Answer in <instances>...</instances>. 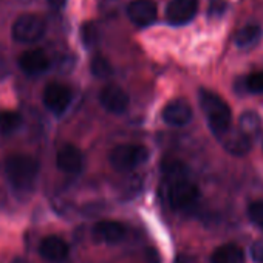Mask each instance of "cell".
Instances as JSON below:
<instances>
[{
	"mask_svg": "<svg viewBox=\"0 0 263 263\" xmlns=\"http://www.w3.org/2000/svg\"><path fill=\"white\" fill-rule=\"evenodd\" d=\"M167 203L174 209H187L197 203L200 198L198 186L189 178L183 164L175 163L167 171V184H166Z\"/></svg>",
	"mask_w": 263,
	"mask_h": 263,
	"instance_id": "obj_1",
	"label": "cell"
},
{
	"mask_svg": "<svg viewBox=\"0 0 263 263\" xmlns=\"http://www.w3.org/2000/svg\"><path fill=\"white\" fill-rule=\"evenodd\" d=\"M200 105L206 115L208 124L215 137H223L226 132L231 128L232 113L229 105L214 91H209L206 88H201L200 93Z\"/></svg>",
	"mask_w": 263,
	"mask_h": 263,
	"instance_id": "obj_2",
	"label": "cell"
},
{
	"mask_svg": "<svg viewBox=\"0 0 263 263\" xmlns=\"http://www.w3.org/2000/svg\"><path fill=\"white\" fill-rule=\"evenodd\" d=\"M4 169L10 183L17 189H30L37 175L39 163L34 157L27 154H11L5 158Z\"/></svg>",
	"mask_w": 263,
	"mask_h": 263,
	"instance_id": "obj_3",
	"label": "cell"
},
{
	"mask_svg": "<svg viewBox=\"0 0 263 263\" xmlns=\"http://www.w3.org/2000/svg\"><path fill=\"white\" fill-rule=\"evenodd\" d=\"M151 157V151L143 144H119L110 152V164L118 172H128L143 166Z\"/></svg>",
	"mask_w": 263,
	"mask_h": 263,
	"instance_id": "obj_4",
	"label": "cell"
},
{
	"mask_svg": "<svg viewBox=\"0 0 263 263\" xmlns=\"http://www.w3.org/2000/svg\"><path fill=\"white\" fill-rule=\"evenodd\" d=\"M47 31V22L42 16L28 13L21 14L11 27V36L21 44H34L44 37Z\"/></svg>",
	"mask_w": 263,
	"mask_h": 263,
	"instance_id": "obj_5",
	"label": "cell"
},
{
	"mask_svg": "<svg viewBox=\"0 0 263 263\" xmlns=\"http://www.w3.org/2000/svg\"><path fill=\"white\" fill-rule=\"evenodd\" d=\"M42 99L45 107L54 113V115H62L68 105L71 104L73 99V91L67 84L62 82H51L44 88Z\"/></svg>",
	"mask_w": 263,
	"mask_h": 263,
	"instance_id": "obj_6",
	"label": "cell"
},
{
	"mask_svg": "<svg viewBox=\"0 0 263 263\" xmlns=\"http://www.w3.org/2000/svg\"><path fill=\"white\" fill-rule=\"evenodd\" d=\"M99 102L104 107V110H107L108 113L113 115H122L127 111L128 104H130V98L127 95V91L124 88H121L119 85H105L101 91H99Z\"/></svg>",
	"mask_w": 263,
	"mask_h": 263,
	"instance_id": "obj_7",
	"label": "cell"
},
{
	"mask_svg": "<svg viewBox=\"0 0 263 263\" xmlns=\"http://www.w3.org/2000/svg\"><path fill=\"white\" fill-rule=\"evenodd\" d=\"M127 16L137 27H149L158 17V7L154 0H132L127 7Z\"/></svg>",
	"mask_w": 263,
	"mask_h": 263,
	"instance_id": "obj_8",
	"label": "cell"
},
{
	"mask_svg": "<svg viewBox=\"0 0 263 263\" xmlns=\"http://www.w3.org/2000/svg\"><path fill=\"white\" fill-rule=\"evenodd\" d=\"M198 11V0H171L166 8V19L171 25L180 27L191 22Z\"/></svg>",
	"mask_w": 263,
	"mask_h": 263,
	"instance_id": "obj_9",
	"label": "cell"
},
{
	"mask_svg": "<svg viewBox=\"0 0 263 263\" xmlns=\"http://www.w3.org/2000/svg\"><path fill=\"white\" fill-rule=\"evenodd\" d=\"M161 118L172 127H183L192 119V107L184 99H174L164 105Z\"/></svg>",
	"mask_w": 263,
	"mask_h": 263,
	"instance_id": "obj_10",
	"label": "cell"
},
{
	"mask_svg": "<svg viewBox=\"0 0 263 263\" xmlns=\"http://www.w3.org/2000/svg\"><path fill=\"white\" fill-rule=\"evenodd\" d=\"M125 226L119 221H111V220H104L98 221L93 226V240L98 243H107V245H115L119 243L125 237Z\"/></svg>",
	"mask_w": 263,
	"mask_h": 263,
	"instance_id": "obj_11",
	"label": "cell"
},
{
	"mask_svg": "<svg viewBox=\"0 0 263 263\" xmlns=\"http://www.w3.org/2000/svg\"><path fill=\"white\" fill-rule=\"evenodd\" d=\"M68 252H70L68 245L65 243V240H62L58 235H48L42 238L39 245V254L42 255V258H45L50 263H62L64 260H67Z\"/></svg>",
	"mask_w": 263,
	"mask_h": 263,
	"instance_id": "obj_12",
	"label": "cell"
},
{
	"mask_svg": "<svg viewBox=\"0 0 263 263\" xmlns=\"http://www.w3.org/2000/svg\"><path fill=\"white\" fill-rule=\"evenodd\" d=\"M56 164L59 171L65 174H79L84 166V157L81 151L73 144H64L56 155Z\"/></svg>",
	"mask_w": 263,
	"mask_h": 263,
	"instance_id": "obj_13",
	"label": "cell"
},
{
	"mask_svg": "<svg viewBox=\"0 0 263 263\" xmlns=\"http://www.w3.org/2000/svg\"><path fill=\"white\" fill-rule=\"evenodd\" d=\"M19 67L27 74H39V73H44L50 67V58L44 50L31 48L21 54Z\"/></svg>",
	"mask_w": 263,
	"mask_h": 263,
	"instance_id": "obj_14",
	"label": "cell"
},
{
	"mask_svg": "<svg viewBox=\"0 0 263 263\" xmlns=\"http://www.w3.org/2000/svg\"><path fill=\"white\" fill-rule=\"evenodd\" d=\"M220 140L223 141L224 149L235 157L246 155L252 147V138L248 137L246 134H243L241 130H237V132L228 130L223 137H220Z\"/></svg>",
	"mask_w": 263,
	"mask_h": 263,
	"instance_id": "obj_15",
	"label": "cell"
},
{
	"mask_svg": "<svg viewBox=\"0 0 263 263\" xmlns=\"http://www.w3.org/2000/svg\"><path fill=\"white\" fill-rule=\"evenodd\" d=\"M211 263H245V252L240 246L226 243L212 252Z\"/></svg>",
	"mask_w": 263,
	"mask_h": 263,
	"instance_id": "obj_16",
	"label": "cell"
},
{
	"mask_svg": "<svg viewBox=\"0 0 263 263\" xmlns=\"http://www.w3.org/2000/svg\"><path fill=\"white\" fill-rule=\"evenodd\" d=\"M261 36V28L257 24H249L245 25L243 28H240L235 34V44L240 48H248L251 45H254Z\"/></svg>",
	"mask_w": 263,
	"mask_h": 263,
	"instance_id": "obj_17",
	"label": "cell"
},
{
	"mask_svg": "<svg viewBox=\"0 0 263 263\" xmlns=\"http://www.w3.org/2000/svg\"><path fill=\"white\" fill-rule=\"evenodd\" d=\"M24 118L21 113L13 111V110H4L0 111V134L10 135L17 132L22 127Z\"/></svg>",
	"mask_w": 263,
	"mask_h": 263,
	"instance_id": "obj_18",
	"label": "cell"
},
{
	"mask_svg": "<svg viewBox=\"0 0 263 263\" xmlns=\"http://www.w3.org/2000/svg\"><path fill=\"white\" fill-rule=\"evenodd\" d=\"M240 128L243 134H246L248 137H257L261 132V121L258 118L257 113L254 111H246L240 116Z\"/></svg>",
	"mask_w": 263,
	"mask_h": 263,
	"instance_id": "obj_19",
	"label": "cell"
},
{
	"mask_svg": "<svg viewBox=\"0 0 263 263\" xmlns=\"http://www.w3.org/2000/svg\"><path fill=\"white\" fill-rule=\"evenodd\" d=\"M90 70H91V73H93L96 78H101V79L108 78V76L111 74V71H113L110 61H108L105 56H102V54H96V56L91 59V62H90Z\"/></svg>",
	"mask_w": 263,
	"mask_h": 263,
	"instance_id": "obj_20",
	"label": "cell"
},
{
	"mask_svg": "<svg viewBox=\"0 0 263 263\" xmlns=\"http://www.w3.org/2000/svg\"><path fill=\"white\" fill-rule=\"evenodd\" d=\"M246 90L251 93H263V70L251 73L245 81Z\"/></svg>",
	"mask_w": 263,
	"mask_h": 263,
	"instance_id": "obj_21",
	"label": "cell"
},
{
	"mask_svg": "<svg viewBox=\"0 0 263 263\" xmlns=\"http://www.w3.org/2000/svg\"><path fill=\"white\" fill-rule=\"evenodd\" d=\"M248 215H249L252 223L263 228V200L251 203L248 208Z\"/></svg>",
	"mask_w": 263,
	"mask_h": 263,
	"instance_id": "obj_22",
	"label": "cell"
},
{
	"mask_svg": "<svg viewBox=\"0 0 263 263\" xmlns=\"http://www.w3.org/2000/svg\"><path fill=\"white\" fill-rule=\"evenodd\" d=\"M81 36H82V41L87 47H91L96 39H98V30L95 27L93 22H87L82 25V30H81Z\"/></svg>",
	"mask_w": 263,
	"mask_h": 263,
	"instance_id": "obj_23",
	"label": "cell"
},
{
	"mask_svg": "<svg viewBox=\"0 0 263 263\" xmlns=\"http://www.w3.org/2000/svg\"><path fill=\"white\" fill-rule=\"evenodd\" d=\"M228 8V2L226 0H211V4H209V17H221L224 14Z\"/></svg>",
	"mask_w": 263,
	"mask_h": 263,
	"instance_id": "obj_24",
	"label": "cell"
},
{
	"mask_svg": "<svg viewBox=\"0 0 263 263\" xmlns=\"http://www.w3.org/2000/svg\"><path fill=\"white\" fill-rule=\"evenodd\" d=\"M252 257L257 261H263V241H257L252 245Z\"/></svg>",
	"mask_w": 263,
	"mask_h": 263,
	"instance_id": "obj_25",
	"label": "cell"
},
{
	"mask_svg": "<svg viewBox=\"0 0 263 263\" xmlns=\"http://www.w3.org/2000/svg\"><path fill=\"white\" fill-rule=\"evenodd\" d=\"M47 2L53 7V8H58V10H61V8H64L65 7V4H67V0H47Z\"/></svg>",
	"mask_w": 263,
	"mask_h": 263,
	"instance_id": "obj_26",
	"label": "cell"
},
{
	"mask_svg": "<svg viewBox=\"0 0 263 263\" xmlns=\"http://www.w3.org/2000/svg\"><path fill=\"white\" fill-rule=\"evenodd\" d=\"M5 74H7V64L0 59V79H4Z\"/></svg>",
	"mask_w": 263,
	"mask_h": 263,
	"instance_id": "obj_27",
	"label": "cell"
},
{
	"mask_svg": "<svg viewBox=\"0 0 263 263\" xmlns=\"http://www.w3.org/2000/svg\"><path fill=\"white\" fill-rule=\"evenodd\" d=\"M11 263H28V261H27V260H25L24 257H17V258H14V260H13Z\"/></svg>",
	"mask_w": 263,
	"mask_h": 263,
	"instance_id": "obj_28",
	"label": "cell"
}]
</instances>
